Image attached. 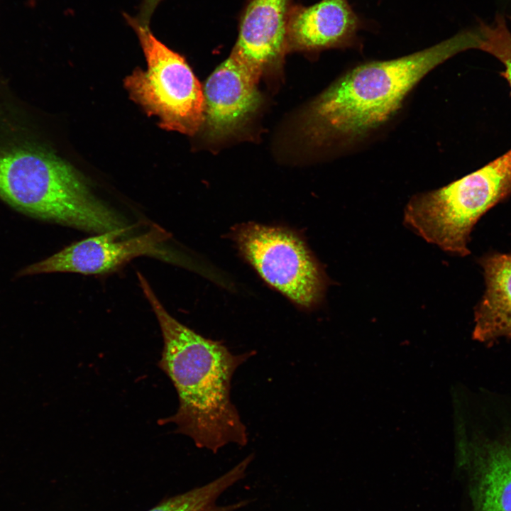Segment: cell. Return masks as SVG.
I'll return each mask as SVG.
<instances>
[{"mask_svg":"<svg viewBox=\"0 0 511 511\" xmlns=\"http://www.w3.org/2000/svg\"><path fill=\"white\" fill-rule=\"evenodd\" d=\"M138 278L162 332L159 367L179 399L177 411L163 422L174 423L176 432L213 453L229 444L245 446L247 430L231 400V384L236 370L256 351L234 354L222 342L186 326L167 312L143 275Z\"/></svg>","mask_w":511,"mask_h":511,"instance_id":"cell-1","label":"cell"},{"mask_svg":"<svg viewBox=\"0 0 511 511\" xmlns=\"http://www.w3.org/2000/svg\"><path fill=\"white\" fill-rule=\"evenodd\" d=\"M478 26L412 54L366 62L349 70L309 109L307 134L317 145L348 147L378 130L401 109L414 87L436 67L472 49L480 50Z\"/></svg>","mask_w":511,"mask_h":511,"instance_id":"cell-2","label":"cell"},{"mask_svg":"<svg viewBox=\"0 0 511 511\" xmlns=\"http://www.w3.org/2000/svg\"><path fill=\"white\" fill-rule=\"evenodd\" d=\"M0 199L29 216L87 231L126 226L70 165L40 149H0Z\"/></svg>","mask_w":511,"mask_h":511,"instance_id":"cell-3","label":"cell"},{"mask_svg":"<svg viewBox=\"0 0 511 511\" xmlns=\"http://www.w3.org/2000/svg\"><path fill=\"white\" fill-rule=\"evenodd\" d=\"M510 194L511 148L446 186L414 194L403 221L426 241L452 255L466 256L476 224Z\"/></svg>","mask_w":511,"mask_h":511,"instance_id":"cell-4","label":"cell"},{"mask_svg":"<svg viewBox=\"0 0 511 511\" xmlns=\"http://www.w3.org/2000/svg\"><path fill=\"white\" fill-rule=\"evenodd\" d=\"M476 405L457 414L458 464L471 471L477 511H511V404L483 391Z\"/></svg>","mask_w":511,"mask_h":511,"instance_id":"cell-5","label":"cell"},{"mask_svg":"<svg viewBox=\"0 0 511 511\" xmlns=\"http://www.w3.org/2000/svg\"><path fill=\"white\" fill-rule=\"evenodd\" d=\"M128 19L147 62L145 70L136 69L125 80L131 96L163 128L194 135L204 121L202 87L185 58L157 39L148 24Z\"/></svg>","mask_w":511,"mask_h":511,"instance_id":"cell-6","label":"cell"},{"mask_svg":"<svg viewBox=\"0 0 511 511\" xmlns=\"http://www.w3.org/2000/svg\"><path fill=\"white\" fill-rule=\"evenodd\" d=\"M235 239L245 258L268 285L304 308L321 302L327 279L297 234L280 227L248 223L237 229Z\"/></svg>","mask_w":511,"mask_h":511,"instance_id":"cell-7","label":"cell"},{"mask_svg":"<svg viewBox=\"0 0 511 511\" xmlns=\"http://www.w3.org/2000/svg\"><path fill=\"white\" fill-rule=\"evenodd\" d=\"M131 226L100 233L62 249L53 256L18 272L17 276L50 273H77L84 275L111 271L131 259L159 253V246L170 234L154 224L146 233L121 239Z\"/></svg>","mask_w":511,"mask_h":511,"instance_id":"cell-8","label":"cell"},{"mask_svg":"<svg viewBox=\"0 0 511 511\" xmlns=\"http://www.w3.org/2000/svg\"><path fill=\"white\" fill-rule=\"evenodd\" d=\"M292 0H248L241 16L231 56L258 81L279 66L288 51L287 23Z\"/></svg>","mask_w":511,"mask_h":511,"instance_id":"cell-9","label":"cell"},{"mask_svg":"<svg viewBox=\"0 0 511 511\" xmlns=\"http://www.w3.org/2000/svg\"><path fill=\"white\" fill-rule=\"evenodd\" d=\"M363 22L348 0H321L292 6L287 23L288 51L318 53L360 46Z\"/></svg>","mask_w":511,"mask_h":511,"instance_id":"cell-10","label":"cell"},{"mask_svg":"<svg viewBox=\"0 0 511 511\" xmlns=\"http://www.w3.org/2000/svg\"><path fill=\"white\" fill-rule=\"evenodd\" d=\"M258 81L232 56L221 63L203 88L204 121L210 136L232 133L260 102Z\"/></svg>","mask_w":511,"mask_h":511,"instance_id":"cell-11","label":"cell"},{"mask_svg":"<svg viewBox=\"0 0 511 511\" xmlns=\"http://www.w3.org/2000/svg\"><path fill=\"white\" fill-rule=\"evenodd\" d=\"M478 263L485 290L475 308L473 337L488 345L511 339V254L490 253Z\"/></svg>","mask_w":511,"mask_h":511,"instance_id":"cell-12","label":"cell"},{"mask_svg":"<svg viewBox=\"0 0 511 511\" xmlns=\"http://www.w3.org/2000/svg\"><path fill=\"white\" fill-rule=\"evenodd\" d=\"M242 471L233 466L212 481L161 500L147 511H236L248 504V500L229 505L217 503L219 498L242 480Z\"/></svg>","mask_w":511,"mask_h":511,"instance_id":"cell-13","label":"cell"},{"mask_svg":"<svg viewBox=\"0 0 511 511\" xmlns=\"http://www.w3.org/2000/svg\"><path fill=\"white\" fill-rule=\"evenodd\" d=\"M483 43L480 50L496 58L504 67L500 75L507 80L511 89V31L505 17L497 13L488 22L479 23Z\"/></svg>","mask_w":511,"mask_h":511,"instance_id":"cell-14","label":"cell"},{"mask_svg":"<svg viewBox=\"0 0 511 511\" xmlns=\"http://www.w3.org/2000/svg\"><path fill=\"white\" fill-rule=\"evenodd\" d=\"M161 0H144L141 11V22L146 23L148 22L153 11Z\"/></svg>","mask_w":511,"mask_h":511,"instance_id":"cell-15","label":"cell"}]
</instances>
